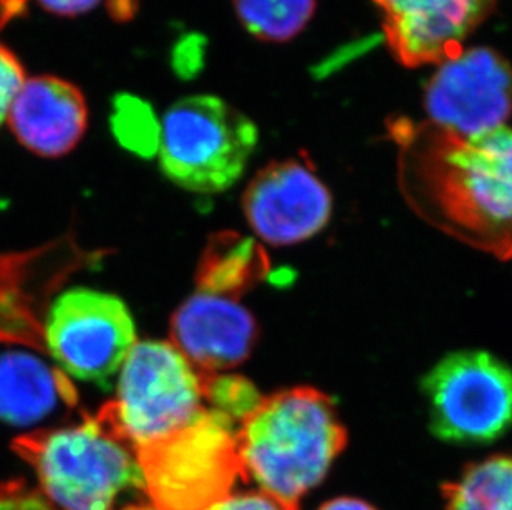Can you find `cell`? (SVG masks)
I'll return each instance as SVG.
<instances>
[{
    "instance_id": "1",
    "label": "cell",
    "mask_w": 512,
    "mask_h": 510,
    "mask_svg": "<svg viewBox=\"0 0 512 510\" xmlns=\"http://www.w3.org/2000/svg\"><path fill=\"white\" fill-rule=\"evenodd\" d=\"M390 130L410 206L464 244L512 257V128L458 136L431 123L397 121Z\"/></svg>"
},
{
    "instance_id": "2",
    "label": "cell",
    "mask_w": 512,
    "mask_h": 510,
    "mask_svg": "<svg viewBox=\"0 0 512 510\" xmlns=\"http://www.w3.org/2000/svg\"><path fill=\"white\" fill-rule=\"evenodd\" d=\"M236 438L242 481L299 510L347 446V429L330 396L299 386L261 398Z\"/></svg>"
},
{
    "instance_id": "3",
    "label": "cell",
    "mask_w": 512,
    "mask_h": 510,
    "mask_svg": "<svg viewBox=\"0 0 512 510\" xmlns=\"http://www.w3.org/2000/svg\"><path fill=\"white\" fill-rule=\"evenodd\" d=\"M12 449L34 467L52 510H113L120 492L143 487L135 451L98 416L24 434Z\"/></svg>"
},
{
    "instance_id": "4",
    "label": "cell",
    "mask_w": 512,
    "mask_h": 510,
    "mask_svg": "<svg viewBox=\"0 0 512 510\" xmlns=\"http://www.w3.org/2000/svg\"><path fill=\"white\" fill-rule=\"evenodd\" d=\"M236 423L204 406L183 428L135 449L143 489L158 510H208L242 479Z\"/></svg>"
},
{
    "instance_id": "5",
    "label": "cell",
    "mask_w": 512,
    "mask_h": 510,
    "mask_svg": "<svg viewBox=\"0 0 512 510\" xmlns=\"http://www.w3.org/2000/svg\"><path fill=\"white\" fill-rule=\"evenodd\" d=\"M257 140V126L221 98H183L161 120V169L188 191L221 193L241 178Z\"/></svg>"
},
{
    "instance_id": "6",
    "label": "cell",
    "mask_w": 512,
    "mask_h": 510,
    "mask_svg": "<svg viewBox=\"0 0 512 510\" xmlns=\"http://www.w3.org/2000/svg\"><path fill=\"white\" fill-rule=\"evenodd\" d=\"M206 376L170 343H136L121 366L115 401L97 416L135 451L183 428L204 408Z\"/></svg>"
},
{
    "instance_id": "7",
    "label": "cell",
    "mask_w": 512,
    "mask_h": 510,
    "mask_svg": "<svg viewBox=\"0 0 512 510\" xmlns=\"http://www.w3.org/2000/svg\"><path fill=\"white\" fill-rule=\"evenodd\" d=\"M421 391L431 433L445 443L489 444L512 428V370L491 353H451L426 373Z\"/></svg>"
},
{
    "instance_id": "8",
    "label": "cell",
    "mask_w": 512,
    "mask_h": 510,
    "mask_svg": "<svg viewBox=\"0 0 512 510\" xmlns=\"http://www.w3.org/2000/svg\"><path fill=\"white\" fill-rule=\"evenodd\" d=\"M50 355L68 375L112 388L136 345L135 323L118 297L72 289L50 308L44 328Z\"/></svg>"
},
{
    "instance_id": "9",
    "label": "cell",
    "mask_w": 512,
    "mask_h": 510,
    "mask_svg": "<svg viewBox=\"0 0 512 510\" xmlns=\"http://www.w3.org/2000/svg\"><path fill=\"white\" fill-rule=\"evenodd\" d=\"M436 67L423 95L428 123L458 136L506 126L512 116V67L501 53L463 49Z\"/></svg>"
},
{
    "instance_id": "10",
    "label": "cell",
    "mask_w": 512,
    "mask_h": 510,
    "mask_svg": "<svg viewBox=\"0 0 512 510\" xmlns=\"http://www.w3.org/2000/svg\"><path fill=\"white\" fill-rule=\"evenodd\" d=\"M242 207L252 231L272 246H294L319 234L332 214V196L302 159L271 163L252 178Z\"/></svg>"
},
{
    "instance_id": "11",
    "label": "cell",
    "mask_w": 512,
    "mask_h": 510,
    "mask_svg": "<svg viewBox=\"0 0 512 510\" xmlns=\"http://www.w3.org/2000/svg\"><path fill=\"white\" fill-rule=\"evenodd\" d=\"M387 47L408 68L440 65L464 49L499 0H372Z\"/></svg>"
},
{
    "instance_id": "12",
    "label": "cell",
    "mask_w": 512,
    "mask_h": 510,
    "mask_svg": "<svg viewBox=\"0 0 512 510\" xmlns=\"http://www.w3.org/2000/svg\"><path fill=\"white\" fill-rule=\"evenodd\" d=\"M170 335L171 345L196 370L216 375L249 358L259 330L236 300L198 292L174 312Z\"/></svg>"
},
{
    "instance_id": "13",
    "label": "cell",
    "mask_w": 512,
    "mask_h": 510,
    "mask_svg": "<svg viewBox=\"0 0 512 510\" xmlns=\"http://www.w3.org/2000/svg\"><path fill=\"white\" fill-rule=\"evenodd\" d=\"M10 130L17 140L45 158L70 153L88 126V106L73 83L57 77L25 80L10 105Z\"/></svg>"
},
{
    "instance_id": "14",
    "label": "cell",
    "mask_w": 512,
    "mask_h": 510,
    "mask_svg": "<svg viewBox=\"0 0 512 510\" xmlns=\"http://www.w3.org/2000/svg\"><path fill=\"white\" fill-rule=\"evenodd\" d=\"M60 403H75L72 386L32 355H0V419L30 426L49 416Z\"/></svg>"
},
{
    "instance_id": "15",
    "label": "cell",
    "mask_w": 512,
    "mask_h": 510,
    "mask_svg": "<svg viewBox=\"0 0 512 510\" xmlns=\"http://www.w3.org/2000/svg\"><path fill=\"white\" fill-rule=\"evenodd\" d=\"M266 270L262 247L237 234H219L199 264V292L234 299L259 282Z\"/></svg>"
},
{
    "instance_id": "16",
    "label": "cell",
    "mask_w": 512,
    "mask_h": 510,
    "mask_svg": "<svg viewBox=\"0 0 512 510\" xmlns=\"http://www.w3.org/2000/svg\"><path fill=\"white\" fill-rule=\"evenodd\" d=\"M443 510H512V456L501 454L464 469L443 486Z\"/></svg>"
},
{
    "instance_id": "17",
    "label": "cell",
    "mask_w": 512,
    "mask_h": 510,
    "mask_svg": "<svg viewBox=\"0 0 512 510\" xmlns=\"http://www.w3.org/2000/svg\"><path fill=\"white\" fill-rule=\"evenodd\" d=\"M317 0H234V9L249 34L271 44L294 39L314 17Z\"/></svg>"
},
{
    "instance_id": "18",
    "label": "cell",
    "mask_w": 512,
    "mask_h": 510,
    "mask_svg": "<svg viewBox=\"0 0 512 510\" xmlns=\"http://www.w3.org/2000/svg\"><path fill=\"white\" fill-rule=\"evenodd\" d=\"M262 396L256 388L239 376H206L204 383V400L209 408L226 414L239 426L242 419L251 413Z\"/></svg>"
},
{
    "instance_id": "19",
    "label": "cell",
    "mask_w": 512,
    "mask_h": 510,
    "mask_svg": "<svg viewBox=\"0 0 512 510\" xmlns=\"http://www.w3.org/2000/svg\"><path fill=\"white\" fill-rule=\"evenodd\" d=\"M115 130L120 140L133 150L143 154H150L155 148L158 150L160 125L143 103L126 100L125 106L118 105Z\"/></svg>"
},
{
    "instance_id": "20",
    "label": "cell",
    "mask_w": 512,
    "mask_h": 510,
    "mask_svg": "<svg viewBox=\"0 0 512 510\" xmlns=\"http://www.w3.org/2000/svg\"><path fill=\"white\" fill-rule=\"evenodd\" d=\"M24 82V67L19 58L15 57L12 50L0 45V126L7 120L10 105Z\"/></svg>"
},
{
    "instance_id": "21",
    "label": "cell",
    "mask_w": 512,
    "mask_h": 510,
    "mask_svg": "<svg viewBox=\"0 0 512 510\" xmlns=\"http://www.w3.org/2000/svg\"><path fill=\"white\" fill-rule=\"evenodd\" d=\"M0 510H52L39 492L22 481L0 484Z\"/></svg>"
},
{
    "instance_id": "22",
    "label": "cell",
    "mask_w": 512,
    "mask_h": 510,
    "mask_svg": "<svg viewBox=\"0 0 512 510\" xmlns=\"http://www.w3.org/2000/svg\"><path fill=\"white\" fill-rule=\"evenodd\" d=\"M208 510H289L285 509L282 504L274 501L272 497L266 496L264 492H241L226 497L223 501L218 502L216 506Z\"/></svg>"
},
{
    "instance_id": "23",
    "label": "cell",
    "mask_w": 512,
    "mask_h": 510,
    "mask_svg": "<svg viewBox=\"0 0 512 510\" xmlns=\"http://www.w3.org/2000/svg\"><path fill=\"white\" fill-rule=\"evenodd\" d=\"M35 2L50 14L60 15V17H77V15L87 14L103 4V0H35Z\"/></svg>"
},
{
    "instance_id": "24",
    "label": "cell",
    "mask_w": 512,
    "mask_h": 510,
    "mask_svg": "<svg viewBox=\"0 0 512 510\" xmlns=\"http://www.w3.org/2000/svg\"><path fill=\"white\" fill-rule=\"evenodd\" d=\"M319 510H377L368 502L353 497H337L334 501L325 502Z\"/></svg>"
},
{
    "instance_id": "25",
    "label": "cell",
    "mask_w": 512,
    "mask_h": 510,
    "mask_svg": "<svg viewBox=\"0 0 512 510\" xmlns=\"http://www.w3.org/2000/svg\"><path fill=\"white\" fill-rule=\"evenodd\" d=\"M123 510H158L155 509V507H148V506H130L126 507V509Z\"/></svg>"
}]
</instances>
